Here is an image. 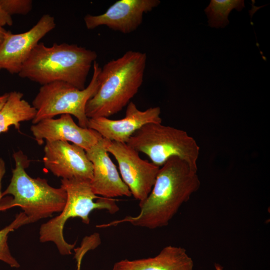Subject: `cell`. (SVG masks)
<instances>
[{"mask_svg":"<svg viewBox=\"0 0 270 270\" xmlns=\"http://www.w3.org/2000/svg\"><path fill=\"white\" fill-rule=\"evenodd\" d=\"M30 130L38 144L46 142L66 141L86 150L94 145L102 137L97 132L78 125L72 116L60 115L58 118L42 120L30 126Z\"/></svg>","mask_w":270,"mask_h":270,"instance_id":"5bb4252c","label":"cell"},{"mask_svg":"<svg viewBox=\"0 0 270 270\" xmlns=\"http://www.w3.org/2000/svg\"><path fill=\"white\" fill-rule=\"evenodd\" d=\"M43 162L46 168L62 179L92 178V164L85 150L66 141L46 142Z\"/></svg>","mask_w":270,"mask_h":270,"instance_id":"30bf717a","label":"cell"},{"mask_svg":"<svg viewBox=\"0 0 270 270\" xmlns=\"http://www.w3.org/2000/svg\"><path fill=\"white\" fill-rule=\"evenodd\" d=\"M23 96L19 92L9 93L6 102L0 110V134L7 132L11 126L19 130L20 122L34 118L36 110L23 98Z\"/></svg>","mask_w":270,"mask_h":270,"instance_id":"2e32d148","label":"cell"},{"mask_svg":"<svg viewBox=\"0 0 270 270\" xmlns=\"http://www.w3.org/2000/svg\"><path fill=\"white\" fill-rule=\"evenodd\" d=\"M9 96V93H6L0 96V110L3 107Z\"/></svg>","mask_w":270,"mask_h":270,"instance_id":"603a6c76","label":"cell"},{"mask_svg":"<svg viewBox=\"0 0 270 270\" xmlns=\"http://www.w3.org/2000/svg\"><path fill=\"white\" fill-rule=\"evenodd\" d=\"M106 150L117 161L120 176L132 195L140 202L144 200L153 188L160 167L142 159L126 143L108 140Z\"/></svg>","mask_w":270,"mask_h":270,"instance_id":"ba28073f","label":"cell"},{"mask_svg":"<svg viewBox=\"0 0 270 270\" xmlns=\"http://www.w3.org/2000/svg\"><path fill=\"white\" fill-rule=\"evenodd\" d=\"M197 171L178 157L170 158L160 168L148 196L139 202L138 214L98 227L108 228L123 222L149 229L168 226L180 207L199 189L200 182Z\"/></svg>","mask_w":270,"mask_h":270,"instance_id":"6da1fadb","label":"cell"},{"mask_svg":"<svg viewBox=\"0 0 270 270\" xmlns=\"http://www.w3.org/2000/svg\"><path fill=\"white\" fill-rule=\"evenodd\" d=\"M9 32L10 31L6 30L4 27L0 26V46Z\"/></svg>","mask_w":270,"mask_h":270,"instance_id":"7402d4cb","label":"cell"},{"mask_svg":"<svg viewBox=\"0 0 270 270\" xmlns=\"http://www.w3.org/2000/svg\"><path fill=\"white\" fill-rule=\"evenodd\" d=\"M215 268H216V270H223L222 268L218 264H216Z\"/></svg>","mask_w":270,"mask_h":270,"instance_id":"cb8c5ba5","label":"cell"},{"mask_svg":"<svg viewBox=\"0 0 270 270\" xmlns=\"http://www.w3.org/2000/svg\"><path fill=\"white\" fill-rule=\"evenodd\" d=\"M90 181L82 179H62L60 186L67 194L66 202L60 214L41 225L40 240L54 242L63 256L72 254L76 242L68 244L64 237V228L70 218H80L85 224L90 222L89 216L94 210H105L110 214L119 210L114 199L100 197L92 189Z\"/></svg>","mask_w":270,"mask_h":270,"instance_id":"5b68a950","label":"cell"},{"mask_svg":"<svg viewBox=\"0 0 270 270\" xmlns=\"http://www.w3.org/2000/svg\"><path fill=\"white\" fill-rule=\"evenodd\" d=\"M13 157L15 168L9 185L2 194L13 198L2 201L0 212L20 207L30 223L60 212L67 199L65 190L50 186L44 178L30 176L25 170L28 160L21 151L14 152Z\"/></svg>","mask_w":270,"mask_h":270,"instance_id":"277c9868","label":"cell"},{"mask_svg":"<svg viewBox=\"0 0 270 270\" xmlns=\"http://www.w3.org/2000/svg\"><path fill=\"white\" fill-rule=\"evenodd\" d=\"M158 0H120L110 6L104 14L94 16L88 14L84 22L88 30L100 26L124 34L136 30L141 24L144 14L158 6Z\"/></svg>","mask_w":270,"mask_h":270,"instance_id":"8fae6325","label":"cell"},{"mask_svg":"<svg viewBox=\"0 0 270 270\" xmlns=\"http://www.w3.org/2000/svg\"><path fill=\"white\" fill-rule=\"evenodd\" d=\"M56 26L54 17L44 14L28 30L16 34L10 32L0 46V70L18 74L40 40Z\"/></svg>","mask_w":270,"mask_h":270,"instance_id":"9c48e42d","label":"cell"},{"mask_svg":"<svg viewBox=\"0 0 270 270\" xmlns=\"http://www.w3.org/2000/svg\"><path fill=\"white\" fill-rule=\"evenodd\" d=\"M146 60V53L130 50L101 68L98 90L86 104V116L108 118L127 106L142 84Z\"/></svg>","mask_w":270,"mask_h":270,"instance_id":"3957f363","label":"cell"},{"mask_svg":"<svg viewBox=\"0 0 270 270\" xmlns=\"http://www.w3.org/2000/svg\"><path fill=\"white\" fill-rule=\"evenodd\" d=\"M92 66V80L84 90L63 82L42 86L32 102L36 111L32 122L36 124L57 115L68 114L75 116L80 126L87 128L89 118L86 114V104L96 94L100 84L101 68L96 60Z\"/></svg>","mask_w":270,"mask_h":270,"instance_id":"52a82bcc","label":"cell"},{"mask_svg":"<svg viewBox=\"0 0 270 270\" xmlns=\"http://www.w3.org/2000/svg\"><path fill=\"white\" fill-rule=\"evenodd\" d=\"M96 58L95 51L77 44L54 43L48 46L39 42L18 75L42 86L63 82L84 90Z\"/></svg>","mask_w":270,"mask_h":270,"instance_id":"7a4b0ae2","label":"cell"},{"mask_svg":"<svg viewBox=\"0 0 270 270\" xmlns=\"http://www.w3.org/2000/svg\"><path fill=\"white\" fill-rule=\"evenodd\" d=\"M244 8V0H211L204 12L212 28H224L229 24L228 16L233 9L241 11Z\"/></svg>","mask_w":270,"mask_h":270,"instance_id":"e0dca14e","label":"cell"},{"mask_svg":"<svg viewBox=\"0 0 270 270\" xmlns=\"http://www.w3.org/2000/svg\"><path fill=\"white\" fill-rule=\"evenodd\" d=\"M126 144L138 152L146 154L159 167L176 156L198 169L200 146L184 130L162 123L148 124L135 132Z\"/></svg>","mask_w":270,"mask_h":270,"instance_id":"8992f818","label":"cell"},{"mask_svg":"<svg viewBox=\"0 0 270 270\" xmlns=\"http://www.w3.org/2000/svg\"><path fill=\"white\" fill-rule=\"evenodd\" d=\"M29 224L31 223L28 217L22 212L16 216L10 224L0 230V260L12 268H18L20 264L10 252L8 244V234L20 226Z\"/></svg>","mask_w":270,"mask_h":270,"instance_id":"ac0fdd59","label":"cell"},{"mask_svg":"<svg viewBox=\"0 0 270 270\" xmlns=\"http://www.w3.org/2000/svg\"><path fill=\"white\" fill-rule=\"evenodd\" d=\"M0 6L10 16L26 15L32 10V0H0Z\"/></svg>","mask_w":270,"mask_h":270,"instance_id":"d6986e66","label":"cell"},{"mask_svg":"<svg viewBox=\"0 0 270 270\" xmlns=\"http://www.w3.org/2000/svg\"><path fill=\"white\" fill-rule=\"evenodd\" d=\"M80 270V266H77V270Z\"/></svg>","mask_w":270,"mask_h":270,"instance_id":"d4e9b609","label":"cell"},{"mask_svg":"<svg viewBox=\"0 0 270 270\" xmlns=\"http://www.w3.org/2000/svg\"><path fill=\"white\" fill-rule=\"evenodd\" d=\"M194 262L180 246H168L154 257L116 262L112 270H193Z\"/></svg>","mask_w":270,"mask_h":270,"instance_id":"9a60e30c","label":"cell"},{"mask_svg":"<svg viewBox=\"0 0 270 270\" xmlns=\"http://www.w3.org/2000/svg\"><path fill=\"white\" fill-rule=\"evenodd\" d=\"M160 112L158 106L141 110L134 103L130 102L124 118L115 120L105 117L89 118L88 128L96 130L108 140L126 143L133 134L144 126L162 123Z\"/></svg>","mask_w":270,"mask_h":270,"instance_id":"7c38bea8","label":"cell"},{"mask_svg":"<svg viewBox=\"0 0 270 270\" xmlns=\"http://www.w3.org/2000/svg\"><path fill=\"white\" fill-rule=\"evenodd\" d=\"M13 24L12 16L8 14L0 6V26H11Z\"/></svg>","mask_w":270,"mask_h":270,"instance_id":"ffe728a7","label":"cell"},{"mask_svg":"<svg viewBox=\"0 0 270 270\" xmlns=\"http://www.w3.org/2000/svg\"><path fill=\"white\" fill-rule=\"evenodd\" d=\"M5 172H6L5 162L2 158H0V212L2 198V197L3 196L2 194V190H1L2 180Z\"/></svg>","mask_w":270,"mask_h":270,"instance_id":"44dd1931","label":"cell"},{"mask_svg":"<svg viewBox=\"0 0 270 270\" xmlns=\"http://www.w3.org/2000/svg\"><path fill=\"white\" fill-rule=\"evenodd\" d=\"M108 140L102 137L94 145L86 150L93 166L90 184L94 193L102 197L112 198L131 196L132 194L122 180L106 150Z\"/></svg>","mask_w":270,"mask_h":270,"instance_id":"4fadbf2b","label":"cell"}]
</instances>
